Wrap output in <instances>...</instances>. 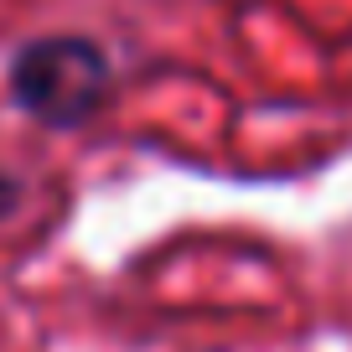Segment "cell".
<instances>
[{
    "label": "cell",
    "mask_w": 352,
    "mask_h": 352,
    "mask_svg": "<svg viewBox=\"0 0 352 352\" xmlns=\"http://www.w3.org/2000/svg\"><path fill=\"white\" fill-rule=\"evenodd\" d=\"M6 88L21 114H32L47 130H78L109 104L114 67L109 52L88 36H36L6 67Z\"/></svg>",
    "instance_id": "6da1fadb"
},
{
    "label": "cell",
    "mask_w": 352,
    "mask_h": 352,
    "mask_svg": "<svg viewBox=\"0 0 352 352\" xmlns=\"http://www.w3.org/2000/svg\"><path fill=\"white\" fill-rule=\"evenodd\" d=\"M16 202H21V182H16V176H0V218L16 212Z\"/></svg>",
    "instance_id": "7a4b0ae2"
}]
</instances>
